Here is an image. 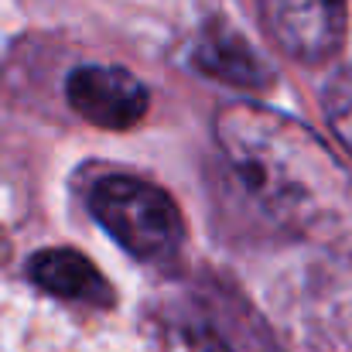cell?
I'll return each mask as SVG.
<instances>
[{"label":"cell","mask_w":352,"mask_h":352,"mask_svg":"<svg viewBox=\"0 0 352 352\" xmlns=\"http://www.w3.org/2000/svg\"><path fill=\"white\" fill-rule=\"evenodd\" d=\"M260 17L277 48L308 65L336 58L346 45V0H260Z\"/></svg>","instance_id":"obj_3"},{"label":"cell","mask_w":352,"mask_h":352,"mask_svg":"<svg viewBox=\"0 0 352 352\" xmlns=\"http://www.w3.org/2000/svg\"><path fill=\"white\" fill-rule=\"evenodd\" d=\"M89 212L130 256L144 263L171 260L185 236L182 212L171 195L130 175L100 178L89 192Z\"/></svg>","instance_id":"obj_2"},{"label":"cell","mask_w":352,"mask_h":352,"mask_svg":"<svg viewBox=\"0 0 352 352\" xmlns=\"http://www.w3.org/2000/svg\"><path fill=\"white\" fill-rule=\"evenodd\" d=\"M65 100L82 120L103 130H126L147 113L144 82L113 65H82L65 79Z\"/></svg>","instance_id":"obj_4"},{"label":"cell","mask_w":352,"mask_h":352,"mask_svg":"<svg viewBox=\"0 0 352 352\" xmlns=\"http://www.w3.org/2000/svg\"><path fill=\"white\" fill-rule=\"evenodd\" d=\"M192 62L199 65V72L230 82V86H246V89H260L274 79V69L263 62V55L223 21H212L202 28Z\"/></svg>","instance_id":"obj_5"},{"label":"cell","mask_w":352,"mask_h":352,"mask_svg":"<svg viewBox=\"0 0 352 352\" xmlns=\"http://www.w3.org/2000/svg\"><path fill=\"white\" fill-rule=\"evenodd\" d=\"M322 110H325V123L336 133V140L352 154V65L339 69L325 82Z\"/></svg>","instance_id":"obj_7"},{"label":"cell","mask_w":352,"mask_h":352,"mask_svg":"<svg viewBox=\"0 0 352 352\" xmlns=\"http://www.w3.org/2000/svg\"><path fill=\"white\" fill-rule=\"evenodd\" d=\"M216 140L270 219L352 256V171L308 123L236 103L216 117Z\"/></svg>","instance_id":"obj_1"},{"label":"cell","mask_w":352,"mask_h":352,"mask_svg":"<svg viewBox=\"0 0 352 352\" xmlns=\"http://www.w3.org/2000/svg\"><path fill=\"white\" fill-rule=\"evenodd\" d=\"M28 277L65 301H86V305H110L113 291L107 284V277L93 267L89 256H82L79 250H41L31 256L28 263Z\"/></svg>","instance_id":"obj_6"}]
</instances>
